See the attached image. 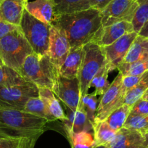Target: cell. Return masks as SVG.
<instances>
[{"mask_svg":"<svg viewBox=\"0 0 148 148\" xmlns=\"http://www.w3.org/2000/svg\"><path fill=\"white\" fill-rule=\"evenodd\" d=\"M122 80L123 75L119 72L108 90L102 95L97 109L95 123L104 121L115 110L123 105L126 91L122 86Z\"/></svg>","mask_w":148,"mask_h":148,"instance_id":"8","label":"cell"},{"mask_svg":"<svg viewBox=\"0 0 148 148\" xmlns=\"http://www.w3.org/2000/svg\"><path fill=\"white\" fill-rule=\"evenodd\" d=\"M123 128L134 129L145 134L148 132L147 116H133L129 114Z\"/></svg>","mask_w":148,"mask_h":148,"instance_id":"32","label":"cell"},{"mask_svg":"<svg viewBox=\"0 0 148 148\" xmlns=\"http://www.w3.org/2000/svg\"><path fill=\"white\" fill-rule=\"evenodd\" d=\"M55 17L86 10L91 8L89 0H52Z\"/></svg>","mask_w":148,"mask_h":148,"instance_id":"20","label":"cell"},{"mask_svg":"<svg viewBox=\"0 0 148 148\" xmlns=\"http://www.w3.org/2000/svg\"><path fill=\"white\" fill-rule=\"evenodd\" d=\"M142 75L139 76H123V80H122V86L123 89L126 91L130 90L133 87H134L139 81L140 80Z\"/></svg>","mask_w":148,"mask_h":148,"instance_id":"35","label":"cell"},{"mask_svg":"<svg viewBox=\"0 0 148 148\" xmlns=\"http://www.w3.org/2000/svg\"><path fill=\"white\" fill-rule=\"evenodd\" d=\"M137 36L138 34L134 31L129 33L121 37L113 44L102 47L106 61L111 71L118 68L123 62L126 54Z\"/></svg>","mask_w":148,"mask_h":148,"instance_id":"11","label":"cell"},{"mask_svg":"<svg viewBox=\"0 0 148 148\" xmlns=\"http://www.w3.org/2000/svg\"><path fill=\"white\" fill-rule=\"evenodd\" d=\"M33 52L21 28L0 39V58L4 65L18 72L27 57Z\"/></svg>","mask_w":148,"mask_h":148,"instance_id":"4","label":"cell"},{"mask_svg":"<svg viewBox=\"0 0 148 148\" xmlns=\"http://www.w3.org/2000/svg\"><path fill=\"white\" fill-rule=\"evenodd\" d=\"M66 108L68 114L66 115V119L62 122L67 134L82 132H94L93 124L89 121L82 106L79 105L76 111L71 110L68 107Z\"/></svg>","mask_w":148,"mask_h":148,"instance_id":"14","label":"cell"},{"mask_svg":"<svg viewBox=\"0 0 148 148\" xmlns=\"http://www.w3.org/2000/svg\"><path fill=\"white\" fill-rule=\"evenodd\" d=\"M132 32H134L132 23L120 21L108 26L101 27L97 32L92 42L103 47L113 44L125 34Z\"/></svg>","mask_w":148,"mask_h":148,"instance_id":"13","label":"cell"},{"mask_svg":"<svg viewBox=\"0 0 148 148\" xmlns=\"http://www.w3.org/2000/svg\"><path fill=\"white\" fill-rule=\"evenodd\" d=\"M26 0H0V18L8 23L19 26Z\"/></svg>","mask_w":148,"mask_h":148,"instance_id":"15","label":"cell"},{"mask_svg":"<svg viewBox=\"0 0 148 148\" xmlns=\"http://www.w3.org/2000/svg\"><path fill=\"white\" fill-rule=\"evenodd\" d=\"M83 56V46L71 47L65 62L60 68V75L68 79L78 78Z\"/></svg>","mask_w":148,"mask_h":148,"instance_id":"18","label":"cell"},{"mask_svg":"<svg viewBox=\"0 0 148 148\" xmlns=\"http://www.w3.org/2000/svg\"><path fill=\"white\" fill-rule=\"evenodd\" d=\"M2 65H4V64H3V62H2V60H1V58H0V67L2 66Z\"/></svg>","mask_w":148,"mask_h":148,"instance_id":"44","label":"cell"},{"mask_svg":"<svg viewBox=\"0 0 148 148\" xmlns=\"http://www.w3.org/2000/svg\"><path fill=\"white\" fill-rule=\"evenodd\" d=\"M79 105L82 107L87 116L88 119L94 126L98 106L97 95L95 92L92 94H87L84 97L81 98Z\"/></svg>","mask_w":148,"mask_h":148,"instance_id":"29","label":"cell"},{"mask_svg":"<svg viewBox=\"0 0 148 148\" xmlns=\"http://www.w3.org/2000/svg\"><path fill=\"white\" fill-rule=\"evenodd\" d=\"M93 126L95 147H108L116 138L118 132L111 129L105 121L97 122Z\"/></svg>","mask_w":148,"mask_h":148,"instance_id":"22","label":"cell"},{"mask_svg":"<svg viewBox=\"0 0 148 148\" xmlns=\"http://www.w3.org/2000/svg\"><path fill=\"white\" fill-rule=\"evenodd\" d=\"M136 1H137L138 2V3H141V2H145V1H146V0H136Z\"/></svg>","mask_w":148,"mask_h":148,"instance_id":"43","label":"cell"},{"mask_svg":"<svg viewBox=\"0 0 148 148\" xmlns=\"http://www.w3.org/2000/svg\"><path fill=\"white\" fill-rule=\"evenodd\" d=\"M113 0H89L91 8L97 10L101 12Z\"/></svg>","mask_w":148,"mask_h":148,"instance_id":"37","label":"cell"},{"mask_svg":"<svg viewBox=\"0 0 148 148\" xmlns=\"http://www.w3.org/2000/svg\"><path fill=\"white\" fill-rule=\"evenodd\" d=\"M28 83L30 82L25 81L15 70L5 65L0 67V86H15Z\"/></svg>","mask_w":148,"mask_h":148,"instance_id":"26","label":"cell"},{"mask_svg":"<svg viewBox=\"0 0 148 148\" xmlns=\"http://www.w3.org/2000/svg\"><path fill=\"white\" fill-rule=\"evenodd\" d=\"M133 116H147L148 115V100L139 99L132 107L130 112Z\"/></svg>","mask_w":148,"mask_h":148,"instance_id":"33","label":"cell"},{"mask_svg":"<svg viewBox=\"0 0 148 148\" xmlns=\"http://www.w3.org/2000/svg\"><path fill=\"white\" fill-rule=\"evenodd\" d=\"M38 137L23 138L18 148H34V145Z\"/></svg>","mask_w":148,"mask_h":148,"instance_id":"38","label":"cell"},{"mask_svg":"<svg viewBox=\"0 0 148 148\" xmlns=\"http://www.w3.org/2000/svg\"><path fill=\"white\" fill-rule=\"evenodd\" d=\"M23 111L46 119L48 122H52L56 120L48 111L47 108H46L39 97H33L28 99L25 102V107Z\"/></svg>","mask_w":148,"mask_h":148,"instance_id":"24","label":"cell"},{"mask_svg":"<svg viewBox=\"0 0 148 148\" xmlns=\"http://www.w3.org/2000/svg\"><path fill=\"white\" fill-rule=\"evenodd\" d=\"M47 121L20 110L0 109V136L39 137Z\"/></svg>","mask_w":148,"mask_h":148,"instance_id":"2","label":"cell"},{"mask_svg":"<svg viewBox=\"0 0 148 148\" xmlns=\"http://www.w3.org/2000/svg\"><path fill=\"white\" fill-rule=\"evenodd\" d=\"M25 81L38 88L52 89L59 71L54 65L48 55H41L33 52L24 61L19 71Z\"/></svg>","mask_w":148,"mask_h":148,"instance_id":"3","label":"cell"},{"mask_svg":"<svg viewBox=\"0 0 148 148\" xmlns=\"http://www.w3.org/2000/svg\"><path fill=\"white\" fill-rule=\"evenodd\" d=\"M26 1H28V0H26Z\"/></svg>","mask_w":148,"mask_h":148,"instance_id":"45","label":"cell"},{"mask_svg":"<svg viewBox=\"0 0 148 148\" xmlns=\"http://www.w3.org/2000/svg\"><path fill=\"white\" fill-rule=\"evenodd\" d=\"M131 109L132 107L126 104H123L120 108L115 110L105 121L113 130L119 132L124 126L125 123L130 114Z\"/></svg>","mask_w":148,"mask_h":148,"instance_id":"23","label":"cell"},{"mask_svg":"<svg viewBox=\"0 0 148 148\" xmlns=\"http://www.w3.org/2000/svg\"><path fill=\"white\" fill-rule=\"evenodd\" d=\"M137 148H148V133L145 134V139L143 143Z\"/></svg>","mask_w":148,"mask_h":148,"instance_id":"40","label":"cell"},{"mask_svg":"<svg viewBox=\"0 0 148 148\" xmlns=\"http://www.w3.org/2000/svg\"><path fill=\"white\" fill-rule=\"evenodd\" d=\"M39 97L50 114L56 120L60 119L63 121L66 119V114L64 113L63 109L52 89L48 88H39Z\"/></svg>","mask_w":148,"mask_h":148,"instance_id":"19","label":"cell"},{"mask_svg":"<svg viewBox=\"0 0 148 148\" xmlns=\"http://www.w3.org/2000/svg\"><path fill=\"white\" fill-rule=\"evenodd\" d=\"M23 138L0 136V148H18Z\"/></svg>","mask_w":148,"mask_h":148,"instance_id":"34","label":"cell"},{"mask_svg":"<svg viewBox=\"0 0 148 148\" xmlns=\"http://www.w3.org/2000/svg\"><path fill=\"white\" fill-rule=\"evenodd\" d=\"M57 97L71 110L78 109L81 99L80 84L78 78L68 79L58 75L52 89Z\"/></svg>","mask_w":148,"mask_h":148,"instance_id":"10","label":"cell"},{"mask_svg":"<svg viewBox=\"0 0 148 148\" xmlns=\"http://www.w3.org/2000/svg\"><path fill=\"white\" fill-rule=\"evenodd\" d=\"M83 49V60L78 74L81 98L87 95L92 79L107 62L102 47L95 42L86 44Z\"/></svg>","mask_w":148,"mask_h":148,"instance_id":"5","label":"cell"},{"mask_svg":"<svg viewBox=\"0 0 148 148\" xmlns=\"http://www.w3.org/2000/svg\"><path fill=\"white\" fill-rule=\"evenodd\" d=\"M138 35L142 36L145 37V38H148V21L145 23V25L142 28L141 31L138 34Z\"/></svg>","mask_w":148,"mask_h":148,"instance_id":"39","label":"cell"},{"mask_svg":"<svg viewBox=\"0 0 148 148\" xmlns=\"http://www.w3.org/2000/svg\"><path fill=\"white\" fill-rule=\"evenodd\" d=\"M148 60V38L138 35L132 43L123 62L132 63Z\"/></svg>","mask_w":148,"mask_h":148,"instance_id":"21","label":"cell"},{"mask_svg":"<svg viewBox=\"0 0 148 148\" xmlns=\"http://www.w3.org/2000/svg\"><path fill=\"white\" fill-rule=\"evenodd\" d=\"M71 148H95V142L94 133L82 132L67 134Z\"/></svg>","mask_w":148,"mask_h":148,"instance_id":"28","label":"cell"},{"mask_svg":"<svg viewBox=\"0 0 148 148\" xmlns=\"http://www.w3.org/2000/svg\"><path fill=\"white\" fill-rule=\"evenodd\" d=\"M120 73L125 76H139L148 71V60L137 61L132 63L122 62L117 68Z\"/></svg>","mask_w":148,"mask_h":148,"instance_id":"30","label":"cell"},{"mask_svg":"<svg viewBox=\"0 0 148 148\" xmlns=\"http://www.w3.org/2000/svg\"><path fill=\"white\" fill-rule=\"evenodd\" d=\"M142 99H147L148 100V89L147 90V92L144 94V95L142 96Z\"/></svg>","mask_w":148,"mask_h":148,"instance_id":"41","label":"cell"},{"mask_svg":"<svg viewBox=\"0 0 148 148\" xmlns=\"http://www.w3.org/2000/svg\"><path fill=\"white\" fill-rule=\"evenodd\" d=\"M39 97V88L32 83L0 86V109L23 110L29 99Z\"/></svg>","mask_w":148,"mask_h":148,"instance_id":"7","label":"cell"},{"mask_svg":"<svg viewBox=\"0 0 148 148\" xmlns=\"http://www.w3.org/2000/svg\"><path fill=\"white\" fill-rule=\"evenodd\" d=\"M19 26L34 52L41 55H48L52 25L36 19L25 10Z\"/></svg>","mask_w":148,"mask_h":148,"instance_id":"6","label":"cell"},{"mask_svg":"<svg viewBox=\"0 0 148 148\" xmlns=\"http://www.w3.org/2000/svg\"><path fill=\"white\" fill-rule=\"evenodd\" d=\"M18 28H20V26L8 23L0 18V39Z\"/></svg>","mask_w":148,"mask_h":148,"instance_id":"36","label":"cell"},{"mask_svg":"<svg viewBox=\"0 0 148 148\" xmlns=\"http://www.w3.org/2000/svg\"><path fill=\"white\" fill-rule=\"evenodd\" d=\"M110 68L108 62L105 64L100 71L96 74V76L93 78L90 84V87H94L95 89V93L97 95L102 96L108 89L110 84L108 80V73L110 72Z\"/></svg>","mask_w":148,"mask_h":148,"instance_id":"27","label":"cell"},{"mask_svg":"<svg viewBox=\"0 0 148 148\" xmlns=\"http://www.w3.org/2000/svg\"><path fill=\"white\" fill-rule=\"evenodd\" d=\"M139 5L136 0H113L101 11L102 26H108L120 21L132 23Z\"/></svg>","mask_w":148,"mask_h":148,"instance_id":"9","label":"cell"},{"mask_svg":"<svg viewBox=\"0 0 148 148\" xmlns=\"http://www.w3.org/2000/svg\"><path fill=\"white\" fill-rule=\"evenodd\" d=\"M25 10L35 18L49 25L55 18L52 0H28Z\"/></svg>","mask_w":148,"mask_h":148,"instance_id":"16","label":"cell"},{"mask_svg":"<svg viewBox=\"0 0 148 148\" xmlns=\"http://www.w3.org/2000/svg\"><path fill=\"white\" fill-rule=\"evenodd\" d=\"M148 89V71L143 73L141 76L140 80L137 83V84L128 91L126 94L124 98L123 104L129 105L132 107V105L137 100L142 97L144 94Z\"/></svg>","mask_w":148,"mask_h":148,"instance_id":"25","label":"cell"},{"mask_svg":"<svg viewBox=\"0 0 148 148\" xmlns=\"http://www.w3.org/2000/svg\"><path fill=\"white\" fill-rule=\"evenodd\" d=\"M145 134L134 129L123 128L117 132L116 138L108 147L137 148L145 141Z\"/></svg>","mask_w":148,"mask_h":148,"instance_id":"17","label":"cell"},{"mask_svg":"<svg viewBox=\"0 0 148 148\" xmlns=\"http://www.w3.org/2000/svg\"><path fill=\"white\" fill-rule=\"evenodd\" d=\"M52 25L65 33L71 47H82L92 42L102 26V15L99 10L90 8L55 17Z\"/></svg>","mask_w":148,"mask_h":148,"instance_id":"1","label":"cell"},{"mask_svg":"<svg viewBox=\"0 0 148 148\" xmlns=\"http://www.w3.org/2000/svg\"><path fill=\"white\" fill-rule=\"evenodd\" d=\"M95 148H109V147H106V146H98V147H95Z\"/></svg>","mask_w":148,"mask_h":148,"instance_id":"42","label":"cell"},{"mask_svg":"<svg viewBox=\"0 0 148 148\" xmlns=\"http://www.w3.org/2000/svg\"><path fill=\"white\" fill-rule=\"evenodd\" d=\"M71 45L65 33L52 25L50 29L48 55L58 71L65 62L71 50Z\"/></svg>","mask_w":148,"mask_h":148,"instance_id":"12","label":"cell"},{"mask_svg":"<svg viewBox=\"0 0 148 148\" xmlns=\"http://www.w3.org/2000/svg\"><path fill=\"white\" fill-rule=\"evenodd\" d=\"M147 133H148V132H147Z\"/></svg>","mask_w":148,"mask_h":148,"instance_id":"46","label":"cell"},{"mask_svg":"<svg viewBox=\"0 0 148 148\" xmlns=\"http://www.w3.org/2000/svg\"><path fill=\"white\" fill-rule=\"evenodd\" d=\"M148 21V0L139 3V7L135 12L132 23L134 31L139 34L145 23Z\"/></svg>","mask_w":148,"mask_h":148,"instance_id":"31","label":"cell"}]
</instances>
